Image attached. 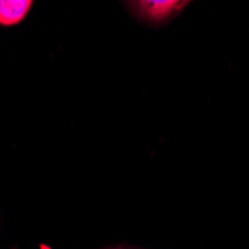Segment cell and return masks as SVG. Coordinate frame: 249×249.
Masks as SVG:
<instances>
[{"mask_svg": "<svg viewBox=\"0 0 249 249\" xmlns=\"http://www.w3.org/2000/svg\"><path fill=\"white\" fill-rule=\"evenodd\" d=\"M117 249H121V248H117Z\"/></svg>", "mask_w": 249, "mask_h": 249, "instance_id": "obj_3", "label": "cell"}, {"mask_svg": "<svg viewBox=\"0 0 249 249\" xmlns=\"http://www.w3.org/2000/svg\"><path fill=\"white\" fill-rule=\"evenodd\" d=\"M33 6V0H0V26L12 27L24 21Z\"/></svg>", "mask_w": 249, "mask_h": 249, "instance_id": "obj_2", "label": "cell"}, {"mask_svg": "<svg viewBox=\"0 0 249 249\" xmlns=\"http://www.w3.org/2000/svg\"><path fill=\"white\" fill-rule=\"evenodd\" d=\"M190 2H178V0H139L130 2L128 6L134 15L149 24H163L175 15H178Z\"/></svg>", "mask_w": 249, "mask_h": 249, "instance_id": "obj_1", "label": "cell"}]
</instances>
